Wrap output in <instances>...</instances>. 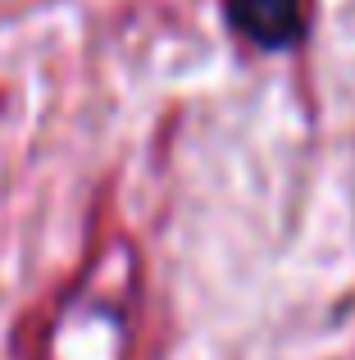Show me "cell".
Instances as JSON below:
<instances>
[{
  "label": "cell",
  "mask_w": 355,
  "mask_h": 360,
  "mask_svg": "<svg viewBox=\"0 0 355 360\" xmlns=\"http://www.w3.org/2000/svg\"><path fill=\"white\" fill-rule=\"evenodd\" d=\"M228 18L246 41L283 51L305 32V0H228Z\"/></svg>",
  "instance_id": "cell-1"
}]
</instances>
